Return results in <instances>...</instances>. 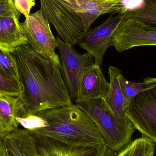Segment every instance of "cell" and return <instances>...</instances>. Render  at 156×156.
Returning a JSON list of instances; mask_svg holds the SVG:
<instances>
[{
	"label": "cell",
	"mask_w": 156,
	"mask_h": 156,
	"mask_svg": "<svg viewBox=\"0 0 156 156\" xmlns=\"http://www.w3.org/2000/svg\"><path fill=\"white\" fill-rule=\"evenodd\" d=\"M52 156H67L66 155L64 154H59L58 155H54Z\"/></svg>",
	"instance_id": "obj_23"
},
{
	"label": "cell",
	"mask_w": 156,
	"mask_h": 156,
	"mask_svg": "<svg viewBox=\"0 0 156 156\" xmlns=\"http://www.w3.org/2000/svg\"><path fill=\"white\" fill-rule=\"evenodd\" d=\"M111 45L118 53L136 47L156 46V25L125 16L114 32Z\"/></svg>",
	"instance_id": "obj_8"
},
{
	"label": "cell",
	"mask_w": 156,
	"mask_h": 156,
	"mask_svg": "<svg viewBox=\"0 0 156 156\" xmlns=\"http://www.w3.org/2000/svg\"><path fill=\"white\" fill-rule=\"evenodd\" d=\"M21 24L27 43L32 49L61 66L60 58L55 52L56 38L52 34L50 23L41 10L30 14Z\"/></svg>",
	"instance_id": "obj_7"
},
{
	"label": "cell",
	"mask_w": 156,
	"mask_h": 156,
	"mask_svg": "<svg viewBox=\"0 0 156 156\" xmlns=\"http://www.w3.org/2000/svg\"><path fill=\"white\" fill-rule=\"evenodd\" d=\"M125 16V14L112 15L101 24L90 29L78 42L79 46L93 57L95 65H102L105 54L112 46L114 32Z\"/></svg>",
	"instance_id": "obj_9"
},
{
	"label": "cell",
	"mask_w": 156,
	"mask_h": 156,
	"mask_svg": "<svg viewBox=\"0 0 156 156\" xmlns=\"http://www.w3.org/2000/svg\"><path fill=\"white\" fill-rule=\"evenodd\" d=\"M123 0H40L43 15L58 36L74 47L99 16L127 12Z\"/></svg>",
	"instance_id": "obj_3"
},
{
	"label": "cell",
	"mask_w": 156,
	"mask_h": 156,
	"mask_svg": "<svg viewBox=\"0 0 156 156\" xmlns=\"http://www.w3.org/2000/svg\"><path fill=\"white\" fill-rule=\"evenodd\" d=\"M100 67L94 64L85 72L82 81L80 95L76 101L98 98L105 100L110 82L106 80Z\"/></svg>",
	"instance_id": "obj_12"
},
{
	"label": "cell",
	"mask_w": 156,
	"mask_h": 156,
	"mask_svg": "<svg viewBox=\"0 0 156 156\" xmlns=\"http://www.w3.org/2000/svg\"><path fill=\"white\" fill-rule=\"evenodd\" d=\"M19 18L15 14L0 17V48L4 51L11 53L28 44Z\"/></svg>",
	"instance_id": "obj_11"
},
{
	"label": "cell",
	"mask_w": 156,
	"mask_h": 156,
	"mask_svg": "<svg viewBox=\"0 0 156 156\" xmlns=\"http://www.w3.org/2000/svg\"><path fill=\"white\" fill-rule=\"evenodd\" d=\"M146 79L151 87L135 96L126 111L135 129L156 144V78Z\"/></svg>",
	"instance_id": "obj_5"
},
{
	"label": "cell",
	"mask_w": 156,
	"mask_h": 156,
	"mask_svg": "<svg viewBox=\"0 0 156 156\" xmlns=\"http://www.w3.org/2000/svg\"><path fill=\"white\" fill-rule=\"evenodd\" d=\"M99 150V156H118V153L111 150L105 145H104Z\"/></svg>",
	"instance_id": "obj_22"
},
{
	"label": "cell",
	"mask_w": 156,
	"mask_h": 156,
	"mask_svg": "<svg viewBox=\"0 0 156 156\" xmlns=\"http://www.w3.org/2000/svg\"><path fill=\"white\" fill-rule=\"evenodd\" d=\"M0 74L5 78L17 83L23 92L17 66L13 56L11 53L4 51L0 48Z\"/></svg>",
	"instance_id": "obj_18"
},
{
	"label": "cell",
	"mask_w": 156,
	"mask_h": 156,
	"mask_svg": "<svg viewBox=\"0 0 156 156\" xmlns=\"http://www.w3.org/2000/svg\"><path fill=\"white\" fill-rule=\"evenodd\" d=\"M16 10L24 16L25 18L30 14V11L35 5V0H12Z\"/></svg>",
	"instance_id": "obj_20"
},
{
	"label": "cell",
	"mask_w": 156,
	"mask_h": 156,
	"mask_svg": "<svg viewBox=\"0 0 156 156\" xmlns=\"http://www.w3.org/2000/svg\"><path fill=\"white\" fill-rule=\"evenodd\" d=\"M22 92L17 83L0 74V97H18Z\"/></svg>",
	"instance_id": "obj_19"
},
{
	"label": "cell",
	"mask_w": 156,
	"mask_h": 156,
	"mask_svg": "<svg viewBox=\"0 0 156 156\" xmlns=\"http://www.w3.org/2000/svg\"><path fill=\"white\" fill-rule=\"evenodd\" d=\"M14 14L20 17V13L15 7L12 0H0V17Z\"/></svg>",
	"instance_id": "obj_21"
},
{
	"label": "cell",
	"mask_w": 156,
	"mask_h": 156,
	"mask_svg": "<svg viewBox=\"0 0 156 156\" xmlns=\"http://www.w3.org/2000/svg\"><path fill=\"white\" fill-rule=\"evenodd\" d=\"M16 61L23 92L18 97L19 117L73 104L60 67L34 51L28 44L11 53Z\"/></svg>",
	"instance_id": "obj_1"
},
{
	"label": "cell",
	"mask_w": 156,
	"mask_h": 156,
	"mask_svg": "<svg viewBox=\"0 0 156 156\" xmlns=\"http://www.w3.org/2000/svg\"><path fill=\"white\" fill-rule=\"evenodd\" d=\"M57 48L61 58L60 69L71 100L80 98L83 75L93 63V57L89 53L80 54L73 46L57 37Z\"/></svg>",
	"instance_id": "obj_6"
},
{
	"label": "cell",
	"mask_w": 156,
	"mask_h": 156,
	"mask_svg": "<svg viewBox=\"0 0 156 156\" xmlns=\"http://www.w3.org/2000/svg\"><path fill=\"white\" fill-rule=\"evenodd\" d=\"M76 103L91 118L108 148L118 153L131 143L135 130L133 125L128 117L116 115L105 100L83 99Z\"/></svg>",
	"instance_id": "obj_4"
},
{
	"label": "cell",
	"mask_w": 156,
	"mask_h": 156,
	"mask_svg": "<svg viewBox=\"0 0 156 156\" xmlns=\"http://www.w3.org/2000/svg\"><path fill=\"white\" fill-rule=\"evenodd\" d=\"M16 120L34 138L50 139L71 147L99 148L105 145L91 118L76 104L44 110Z\"/></svg>",
	"instance_id": "obj_2"
},
{
	"label": "cell",
	"mask_w": 156,
	"mask_h": 156,
	"mask_svg": "<svg viewBox=\"0 0 156 156\" xmlns=\"http://www.w3.org/2000/svg\"><path fill=\"white\" fill-rule=\"evenodd\" d=\"M0 156H39L36 140L27 129L0 137Z\"/></svg>",
	"instance_id": "obj_10"
},
{
	"label": "cell",
	"mask_w": 156,
	"mask_h": 156,
	"mask_svg": "<svg viewBox=\"0 0 156 156\" xmlns=\"http://www.w3.org/2000/svg\"><path fill=\"white\" fill-rule=\"evenodd\" d=\"M108 73L110 76V87L105 101L116 115L121 118H126L123 94L118 79L122 71L118 68L110 66Z\"/></svg>",
	"instance_id": "obj_14"
},
{
	"label": "cell",
	"mask_w": 156,
	"mask_h": 156,
	"mask_svg": "<svg viewBox=\"0 0 156 156\" xmlns=\"http://www.w3.org/2000/svg\"><path fill=\"white\" fill-rule=\"evenodd\" d=\"M156 144L145 137L137 138L118 153V156H154Z\"/></svg>",
	"instance_id": "obj_15"
},
{
	"label": "cell",
	"mask_w": 156,
	"mask_h": 156,
	"mask_svg": "<svg viewBox=\"0 0 156 156\" xmlns=\"http://www.w3.org/2000/svg\"><path fill=\"white\" fill-rule=\"evenodd\" d=\"M118 79L123 94L124 105L125 111L135 96L141 92L149 89L151 86V83L146 78L144 79V82H133L128 80L121 74Z\"/></svg>",
	"instance_id": "obj_16"
},
{
	"label": "cell",
	"mask_w": 156,
	"mask_h": 156,
	"mask_svg": "<svg viewBox=\"0 0 156 156\" xmlns=\"http://www.w3.org/2000/svg\"><path fill=\"white\" fill-rule=\"evenodd\" d=\"M21 105L18 97H0V137L18 129Z\"/></svg>",
	"instance_id": "obj_13"
},
{
	"label": "cell",
	"mask_w": 156,
	"mask_h": 156,
	"mask_svg": "<svg viewBox=\"0 0 156 156\" xmlns=\"http://www.w3.org/2000/svg\"><path fill=\"white\" fill-rule=\"evenodd\" d=\"M125 16L156 25V0H143L142 5L126 12Z\"/></svg>",
	"instance_id": "obj_17"
}]
</instances>
